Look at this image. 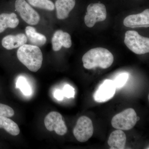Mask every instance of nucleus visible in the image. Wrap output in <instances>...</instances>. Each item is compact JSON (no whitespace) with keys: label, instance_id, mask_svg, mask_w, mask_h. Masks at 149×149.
<instances>
[{"label":"nucleus","instance_id":"obj_20","mask_svg":"<svg viewBox=\"0 0 149 149\" xmlns=\"http://www.w3.org/2000/svg\"><path fill=\"white\" fill-rule=\"evenodd\" d=\"M129 74L127 72L120 73L113 80L116 88L118 89L122 88L125 85L128 78Z\"/></svg>","mask_w":149,"mask_h":149},{"label":"nucleus","instance_id":"obj_9","mask_svg":"<svg viewBox=\"0 0 149 149\" xmlns=\"http://www.w3.org/2000/svg\"><path fill=\"white\" fill-rule=\"evenodd\" d=\"M116 89L113 80L107 79L99 86L94 94V100L99 103L108 101L113 97Z\"/></svg>","mask_w":149,"mask_h":149},{"label":"nucleus","instance_id":"obj_8","mask_svg":"<svg viewBox=\"0 0 149 149\" xmlns=\"http://www.w3.org/2000/svg\"><path fill=\"white\" fill-rule=\"evenodd\" d=\"M15 8L21 18L27 24L35 25L40 20L39 14L24 0H16Z\"/></svg>","mask_w":149,"mask_h":149},{"label":"nucleus","instance_id":"obj_1","mask_svg":"<svg viewBox=\"0 0 149 149\" xmlns=\"http://www.w3.org/2000/svg\"><path fill=\"white\" fill-rule=\"evenodd\" d=\"M114 60L113 56L108 50L98 47L91 49L83 55L82 58L83 66L87 69L96 67L103 69L109 68Z\"/></svg>","mask_w":149,"mask_h":149},{"label":"nucleus","instance_id":"obj_11","mask_svg":"<svg viewBox=\"0 0 149 149\" xmlns=\"http://www.w3.org/2000/svg\"><path fill=\"white\" fill-rule=\"evenodd\" d=\"M52 42L53 49L55 52L59 51L62 47L69 48L72 46L70 35L61 30H57L55 32Z\"/></svg>","mask_w":149,"mask_h":149},{"label":"nucleus","instance_id":"obj_7","mask_svg":"<svg viewBox=\"0 0 149 149\" xmlns=\"http://www.w3.org/2000/svg\"><path fill=\"white\" fill-rule=\"evenodd\" d=\"M45 126L47 130L49 131H55L59 136L65 135L68 128L62 116L57 111H52L48 113L44 120Z\"/></svg>","mask_w":149,"mask_h":149},{"label":"nucleus","instance_id":"obj_12","mask_svg":"<svg viewBox=\"0 0 149 149\" xmlns=\"http://www.w3.org/2000/svg\"><path fill=\"white\" fill-rule=\"evenodd\" d=\"M27 40V37L24 34L8 35L3 38L2 45L7 49L12 50L26 44Z\"/></svg>","mask_w":149,"mask_h":149},{"label":"nucleus","instance_id":"obj_18","mask_svg":"<svg viewBox=\"0 0 149 149\" xmlns=\"http://www.w3.org/2000/svg\"><path fill=\"white\" fill-rule=\"evenodd\" d=\"M31 5L42 9L50 11L55 8L54 3L50 0H27Z\"/></svg>","mask_w":149,"mask_h":149},{"label":"nucleus","instance_id":"obj_17","mask_svg":"<svg viewBox=\"0 0 149 149\" xmlns=\"http://www.w3.org/2000/svg\"><path fill=\"white\" fill-rule=\"evenodd\" d=\"M0 128H3L13 136H17L20 133L17 124L8 117L0 116Z\"/></svg>","mask_w":149,"mask_h":149},{"label":"nucleus","instance_id":"obj_22","mask_svg":"<svg viewBox=\"0 0 149 149\" xmlns=\"http://www.w3.org/2000/svg\"><path fill=\"white\" fill-rule=\"evenodd\" d=\"M62 91L64 97L68 98L74 97L75 95L74 88L68 84L65 85Z\"/></svg>","mask_w":149,"mask_h":149},{"label":"nucleus","instance_id":"obj_4","mask_svg":"<svg viewBox=\"0 0 149 149\" xmlns=\"http://www.w3.org/2000/svg\"><path fill=\"white\" fill-rule=\"evenodd\" d=\"M138 121L136 111L128 108L116 114L111 120L112 126L116 129L129 130L133 128Z\"/></svg>","mask_w":149,"mask_h":149},{"label":"nucleus","instance_id":"obj_5","mask_svg":"<svg viewBox=\"0 0 149 149\" xmlns=\"http://www.w3.org/2000/svg\"><path fill=\"white\" fill-rule=\"evenodd\" d=\"M94 127L92 120L87 116L80 117L73 129V135L77 141L84 143L93 136Z\"/></svg>","mask_w":149,"mask_h":149},{"label":"nucleus","instance_id":"obj_3","mask_svg":"<svg viewBox=\"0 0 149 149\" xmlns=\"http://www.w3.org/2000/svg\"><path fill=\"white\" fill-rule=\"evenodd\" d=\"M124 43L127 47L137 54L149 52V39L143 37L136 31L129 30L125 33Z\"/></svg>","mask_w":149,"mask_h":149},{"label":"nucleus","instance_id":"obj_19","mask_svg":"<svg viewBox=\"0 0 149 149\" xmlns=\"http://www.w3.org/2000/svg\"><path fill=\"white\" fill-rule=\"evenodd\" d=\"M16 88H19L25 95L29 96L32 94L31 87L24 77H19L17 81Z\"/></svg>","mask_w":149,"mask_h":149},{"label":"nucleus","instance_id":"obj_6","mask_svg":"<svg viewBox=\"0 0 149 149\" xmlns=\"http://www.w3.org/2000/svg\"><path fill=\"white\" fill-rule=\"evenodd\" d=\"M105 6L100 3H91L87 8L85 17V23L88 27H92L96 22L103 21L107 18Z\"/></svg>","mask_w":149,"mask_h":149},{"label":"nucleus","instance_id":"obj_10","mask_svg":"<svg viewBox=\"0 0 149 149\" xmlns=\"http://www.w3.org/2000/svg\"><path fill=\"white\" fill-rule=\"evenodd\" d=\"M125 27H149V10L147 9L141 13L131 15L125 17L123 21Z\"/></svg>","mask_w":149,"mask_h":149},{"label":"nucleus","instance_id":"obj_23","mask_svg":"<svg viewBox=\"0 0 149 149\" xmlns=\"http://www.w3.org/2000/svg\"><path fill=\"white\" fill-rule=\"evenodd\" d=\"M54 96L55 98L58 101H62L64 98L63 92L60 90H56L54 93Z\"/></svg>","mask_w":149,"mask_h":149},{"label":"nucleus","instance_id":"obj_15","mask_svg":"<svg viewBox=\"0 0 149 149\" xmlns=\"http://www.w3.org/2000/svg\"><path fill=\"white\" fill-rule=\"evenodd\" d=\"M19 20L16 14L2 13L0 15V33L7 28H15L18 25Z\"/></svg>","mask_w":149,"mask_h":149},{"label":"nucleus","instance_id":"obj_21","mask_svg":"<svg viewBox=\"0 0 149 149\" xmlns=\"http://www.w3.org/2000/svg\"><path fill=\"white\" fill-rule=\"evenodd\" d=\"M14 110L11 107L0 103V116L10 118L14 115Z\"/></svg>","mask_w":149,"mask_h":149},{"label":"nucleus","instance_id":"obj_2","mask_svg":"<svg viewBox=\"0 0 149 149\" xmlns=\"http://www.w3.org/2000/svg\"><path fill=\"white\" fill-rule=\"evenodd\" d=\"M17 55L19 60L32 72H37L42 67L43 54L37 46L24 44L19 48Z\"/></svg>","mask_w":149,"mask_h":149},{"label":"nucleus","instance_id":"obj_14","mask_svg":"<svg viewBox=\"0 0 149 149\" xmlns=\"http://www.w3.org/2000/svg\"><path fill=\"white\" fill-rule=\"evenodd\" d=\"M126 136L121 130H114L110 135L108 140V144L111 149L125 148Z\"/></svg>","mask_w":149,"mask_h":149},{"label":"nucleus","instance_id":"obj_13","mask_svg":"<svg viewBox=\"0 0 149 149\" xmlns=\"http://www.w3.org/2000/svg\"><path fill=\"white\" fill-rule=\"evenodd\" d=\"M75 5V0H57L55 7L57 18L64 19L67 18Z\"/></svg>","mask_w":149,"mask_h":149},{"label":"nucleus","instance_id":"obj_16","mask_svg":"<svg viewBox=\"0 0 149 149\" xmlns=\"http://www.w3.org/2000/svg\"><path fill=\"white\" fill-rule=\"evenodd\" d=\"M25 33L29 42L33 45L42 47L47 42V38L45 36L37 32L34 27L27 26L25 28Z\"/></svg>","mask_w":149,"mask_h":149}]
</instances>
